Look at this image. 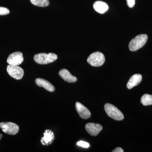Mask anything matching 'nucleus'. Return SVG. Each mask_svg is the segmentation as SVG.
<instances>
[{
	"label": "nucleus",
	"instance_id": "obj_21",
	"mask_svg": "<svg viewBox=\"0 0 152 152\" xmlns=\"http://www.w3.org/2000/svg\"><path fill=\"white\" fill-rule=\"evenodd\" d=\"M3 135L1 134H0V140H1V139L2 138Z\"/></svg>",
	"mask_w": 152,
	"mask_h": 152
},
{
	"label": "nucleus",
	"instance_id": "obj_10",
	"mask_svg": "<svg viewBox=\"0 0 152 152\" xmlns=\"http://www.w3.org/2000/svg\"><path fill=\"white\" fill-rule=\"evenodd\" d=\"M60 77L65 81L69 83H75L77 80L76 77L73 76L68 70L62 69L59 72Z\"/></svg>",
	"mask_w": 152,
	"mask_h": 152
},
{
	"label": "nucleus",
	"instance_id": "obj_9",
	"mask_svg": "<svg viewBox=\"0 0 152 152\" xmlns=\"http://www.w3.org/2000/svg\"><path fill=\"white\" fill-rule=\"evenodd\" d=\"M75 107L76 110L82 118L88 119L91 117V113L89 110L80 103L77 102L75 104Z\"/></svg>",
	"mask_w": 152,
	"mask_h": 152
},
{
	"label": "nucleus",
	"instance_id": "obj_18",
	"mask_svg": "<svg viewBox=\"0 0 152 152\" xmlns=\"http://www.w3.org/2000/svg\"><path fill=\"white\" fill-rule=\"evenodd\" d=\"M77 145L79 146L83 147L84 148H88L90 146L89 144L87 142L80 141L77 143Z\"/></svg>",
	"mask_w": 152,
	"mask_h": 152
},
{
	"label": "nucleus",
	"instance_id": "obj_5",
	"mask_svg": "<svg viewBox=\"0 0 152 152\" xmlns=\"http://www.w3.org/2000/svg\"><path fill=\"white\" fill-rule=\"evenodd\" d=\"M7 72L12 77L16 80H21L24 74L23 69L18 66L9 64L7 67Z\"/></svg>",
	"mask_w": 152,
	"mask_h": 152
},
{
	"label": "nucleus",
	"instance_id": "obj_15",
	"mask_svg": "<svg viewBox=\"0 0 152 152\" xmlns=\"http://www.w3.org/2000/svg\"><path fill=\"white\" fill-rule=\"evenodd\" d=\"M141 102L145 106L152 105V95L148 94L143 95L141 99Z\"/></svg>",
	"mask_w": 152,
	"mask_h": 152
},
{
	"label": "nucleus",
	"instance_id": "obj_20",
	"mask_svg": "<svg viewBox=\"0 0 152 152\" xmlns=\"http://www.w3.org/2000/svg\"><path fill=\"white\" fill-rule=\"evenodd\" d=\"M124 150L122 148L118 147V148H116L115 149H114L113 151V152H124Z\"/></svg>",
	"mask_w": 152,
	"mask_h": 152
},
{
	"label": "nucleus",
	"instance_id": "obj_12",
	"mask_svg": "<svg viewBox=\"0 0 152 152\" xmlns=\"http://www.w3.org/2000/svg\"><path fill=\"white\" fill-rule=\"evenodd\" d=\"M54 140V134L51 130H46L44 133V137L41 140V143L44 145H48Z\"/></svg>",
	"mask_w": 152,
	"mask_h": 152
},
{
	"label": "nucleus",
	"instance_id": "obj_1",
	"mask_svg": "<svg viewBox=\"0 0 152 152\" xmlns=\"http://www.w3.org/2000/svg\"><path fill=\"white\" fill-rule=\"evenodd\" d=\"M58 58V56L53 53H41L37 54L34 57V60L39 64H48L55 61Z\"/></svg>",
	"mask_w": 152,
	"mask_h": 152
},
{
	"label": "nucleus",
	"instance_id": "obj_7",
	"mask_svg": "<svg viewBox=\"0 0 152 152\" xmlns=\"http://www.w3.org/2000/svg\"><path fill=\"white\" fill-rule=\"evenodd\" d=\"M24 61L23 53L20 52H15L11 54L7 60V62L12 65L18 66Z\"/></svg>",
	"mask_w": 152,
	"mask_h": 152
},
{
	"label": "nucleus",
	"instance_id": "obj_6",
	"mask_svg": "<svg viewBox=\"0 0 152 152\" xmlns=\"http://www.w3.org/2000/svg\"><path fill=\"white\" fill-rule=\"evenodd\" d=\"M0 128L6 134L14 135L18 133L19 127L15 123L2 122L0 123Z\"/></svg>",
	"mask_w": 152,
	"mask_h": 152
},
{
	"label": "nucleus",
	"instance_id": "obj_13",
	"mask_svg": "<svg viewBox=\"0 0 152 152\" xmlns=\"http://www.w3.org/2000/svg\"><path fill=\"white\" fill-rule=\"evenodd\" d=\"M94 8L100 14H104L109 10V6L107 3L102 1H97L94 4Z\"/></svg>",
	"mask_w": 152,
	"mask_h": 152
},
{
	"label": "nucleus",
	"instance_id": "obj_11",
	"mask_svg": "<svg viewBox=\"0 0 152 152\" xmlns=\"http://www.w3.org/2000/svg\"><path fill=\"white\" fill-rule=\"evenodd\" d=\"M35 83L38 86L42 87L49 92H53L55 91L54 86L50 83L45 79L37 78L36 80Z\"/></svg>",
	"mask_w": 152,
	"mask_h": 152
},
{
	"label": "nucleus",
	"instance_id": "obj_14",
	"mask_svg": "<svg viewBox=\"0 0 152 152\" xmlns=\"http://www.w3.org/2000/svg\"><path fill=\"white\" fill-rule=\"evenodd\" d=\"M142 80V76L140 74H135L130 79L127 84V87L129 89L138 86Z\"/></svg>",
	"mask_w": 152,
	"mask_h": 152
},
{
	"label": "nucleus",
	"instance_id": "obj_8",
	"mask_svg": "<svg viewBox=\"0 0 152 152\" xmlns=\"http://www.w3.org/2000/svg\"><path fill=\"white\" fill-rule=\"evenodd\" d=\"M85 128L87 132L92 136L98 135L103 129L102 126L99 124L91 123L87 124Z\"/></svg>",
	"mask_w": 152,
	"mask_h": 152
},
{
	"label": "nucleus",
	"instance_id": "obj_17",
	"mask_svg": "<svg viewBox=\"0 0 152 152\" xmlns=\"http://www.w3.org/2000/svg\"><path fill=\"white\" fill-rule=\"evenodd\" d=\"M9 9L4 7H0V15H5L10 13Z\"/></svg>",
	"mask_w": 152,
	"mask_h": 152
},
{
	"label": "nucleus",
	"instance_id": "obj_2",
	"mask_svg": "<svg viewBox=\"0 0 152 152\" xmlns=\"http://www.w3.org/2000/svg\"><path fill=\"white\" fill-rule=\"evenodd\" d=\"M148 39V36L145 34L137 36L130 42L129 49L133 52L137 50L145 45Z\"/></svg>",
	"mask_w": 152,
	"mask_h": 152
},
{
	"label": "nucleus",
	"instance_id": "obj_4",
	"mask_svg": "<svg viewBox=\"0 0 152 152\" xmlns=\"http://www.w3.org/2000/svg\"><path fill=\"white\" fill-rule=\"evenodd\" d=\"M105 61V58L102 53L96 52L90 55L87 59V62L91 66L99 67L102 66Z\"/></svg>",
	"mask_w": 152,
	"mask_h": 152
},
{
	"label": "nucleus",
	"instance_id": "obj_19",
	"mask_svg": "<svg viewBox=\"0 0 152 152\" xmlns=\"http://www.w3.org/2000/svg\"><path fill=\"white\" fill-rule=\"evenodd\" d=\"M127 4L129 8H133L135 5V0H126Z\"/></svg>",
	"mask_w": 152,
	"mask_h": 152
},
{
	"label": "nucleus",
	"instance_id": "obj_16",
	"mask_svg": "<svg viewBox=\"0 0 152 152\" xmlns=\"http://www.w3.org/2000/svg\"><path fill=\"white\" fill-rule=\"evenodd\" d=\"M34 5L40 7H46L49 5V0H30Z\"/></svg>",
	"mask_w": 152,
	"mask_h": 152
},
{
	"label": "nucleus",
	"instance_id": "obj_3",
	"mask_svg": "<svg viewBox=\"0 0 152 152\" xmlns=\"http://www.w3.org/2000/svg\"><path fill=\"white\" fill-rule=\"evenodd\" d=\"M104 110L108 116L113 119L120 121L124 119V115L122 112L118 108L112 104H105Z\"/></svg>",
	"mask_w": 152,
	"mask_h": 152
}]
</instances>
